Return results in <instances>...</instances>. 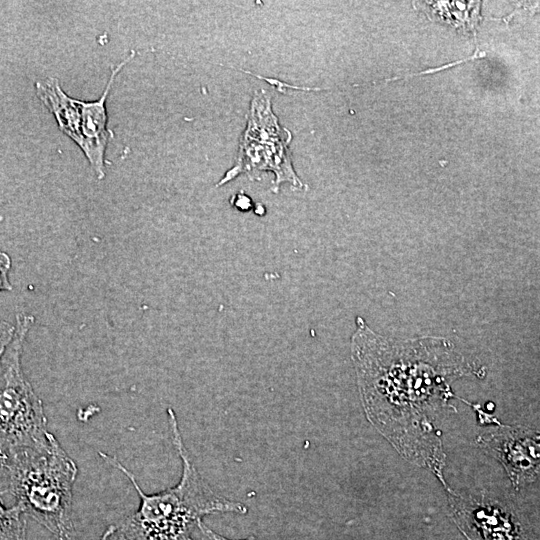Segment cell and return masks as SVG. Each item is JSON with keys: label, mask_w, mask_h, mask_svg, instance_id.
Returning a JSON list of instances; mask_svg holds the SVG:
<instances>
[{"label": "cell", "mask_w": 540, "mask_h": 540, "mask_svg": "<svg viewBox=\"0 0 540 540\" xmlns=\"http://www.w3.org/2000/svg\"><path fill=\"white\" fill-rule=\"evenodd\" d=\"M15 333V324L0 321V361L11 343Z\"/></svg>", "instance_id": "cell-9"}, {"label": "cell", "mask_w": 540, "mask_h": 540, "mask_svg": "<svg viewBox=\"0 0 540 540\" xmlns=\"http://www.w3.org/2000/svg\"><path fill=\"white\" fill-rule=\"evenodd\" d=\"M36 95L54 116L59 130L73 140L80 148L81 115L79 99L70 97L55 77H48L35 83Z\"/></svg>", "instance_id": "cell-6"}, {"label": "cell", "mask_w": 540, "mask_h": 540, "mask_svg": "<svg viewBox=\"0 0 540 540\" xmlns=\"http://www.w3.org/2000/svg\"><path fill=\"white\" fill-rule=\"evenodd\" d=\"M32 315L18 313L14 337L0 361V458L22 449L43 450L52 434L41 399L26 378L21 358Z\"/></svg>", "instance_id": "cell-3"}, {"label": "cell", "mask_w": 540, "mask_h": 540, "mask_svg": "<svg viewBox=\"0 0 540 540\" xmlns=\"http://www.w3.org/2000/svg\"><path fill=\"white\" fill-rule=\"evenodd\" d=\"M111 68V75L102 95L95 101L79 100L81 115L82 145L84 153L96 177L102 180L105 177V151L113 133L108 129V114L106 100L109 96L113 82L121 69L134 57V51Z\"/></svg>", "instance_id": "cell-5"}, {"label": "cell", "mask_w": 540, "mask_h": 540, "mask_svg": "<svg viewBox=\"0 0 540 540\" xmlns=\"http://www.w3.org/2000/svg\"><path fill=\"white\" fill-rule=\"evenodd\" d=\"M167 412L172 441L183 462L179 483L160 493L145 494L132 472L116 457L99 452L126 475L141 500L136 512L110 525L100 540H193L191 534L205 515L247 513L245 505L218 495L202 478L184 446L174 411Z\"/></svg>", "instance_id": "cell-1"}, {"label": "cell", "mask_w": 540, "mask_h": 540, "mask_svg": "<svg viewBox=\"0 0 540 540\" xmlns=\"http://www.w3.org/2000/svg\"><path fill=\"white\" fill-rule=\"evenodd\" d=\"M8 488L24 515L49 530L56 540H74L72 490L78 469L52 434L43 450L22 449L0 458Z\"/></svg>", "instance_id": "cell-2"}, {"label": "cell", "mask_w": 540, "mask_h": 540, "mask_svg": "<svg viewBox=\"0 0 540 540\" xmlns=\"http://www.w3.org/2000/svg\"><path fill=\"white\" fill-rule=\"evenodd\" d=\"M0 540H26V521L18 505L5 507L0 499Z\"/></svg>", "instance_id": "cell-7"}, {"label": "cell", "mask_w": 540, "mask_h": 540, "mask_svg": "<svg viewBox=\"0 0 540 540\" xmlns=\"http://www.w3.org/2000/svg\"><path fill=\"white\" fill-rule=\"evenodd\" d=\"M198 528L201 530V532L208 537L209 540H229L223 536L218 535L211 529H209L203 522H200L198 525ZM244 540H257L254 536H249L248 538Z\"/></svg>", "instance_id": "cell-10"}, {"label": "cell", "mask_w": 540, "mask_h": 540, "mask_svg": "<svg viewBox=\"0 0 540 540\" xmlns=\"http://www.w3.org/2000/svg\"><path fill=\"white\" fill-rule=\"evenodd\" d=\"M290 140V132L279 125L265 91H256L251 101L247 127L240 141L237 161L216 186L242 173L254 179L257 174L270 171L275 174L273 191L278 192L284 182L302 188L304 185L292 167L288 150Z\"/></svg>", "instance_id": "cell-4"}, {"label": "cell", "mask_w": 540, "mask_h": 540, "mask_svg": "<svg viewBox=\"0 0 540 540\" xmlns=\"http://www.w3.org/2000/svg\"><path fill=\"white\" fill-rule=\"evenodd\" d=\"M10 268V256L6 252L0 251V292L13 290V286L9 281Z\"/></svg>", "instance_id": "cell-8"}, {"label": "cell", "mask_w": 540, "mask_h": 540, "mask_svg": "<svg viewBox=\"0 0 540 540\" xmlns=\"http://www.w3.org/2000/svg\"><path fill=\"white\" fill-rule=\"evenodd\" d=\"M233 205L242 211H247L251 208V199L247 195H236L232 200Z\"/></svg>", "instance_id": "cell-11"}]
</instances>
